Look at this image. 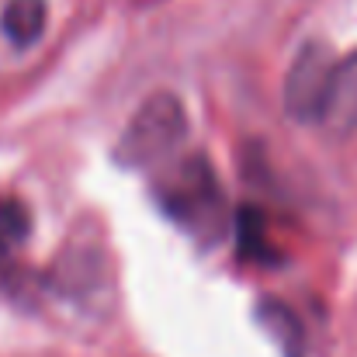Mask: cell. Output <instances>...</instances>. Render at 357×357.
Segmentation results:
<instances>
[{
  "label": "cell",
  "instance_id": "obj_5",
  "mask_svg": "<svg viewBox=\"0 0 357 357\" xmlns=\"http://www.w3.org/2000/svg\"><path fill=\"white\" fill-rule=\"evenodd\" d=\"M236 253L239 260L260 264V267L281 264V253H278L271 229H267V215L253 205H243L236 212Z\"/></svg>",
  "mask_w": 357,
  "mask_h": 357
},
{
  "label": "cell",
  "instance_id": "obj_6",
  "mask_svg": "<svg viewBox=\"0 0 357 357\" xmlns=\"http://www.w3.org/2000/svg\"><path fill=\"white\" fill-rule=\"evenodd\" d=\"M49 24V3L45 0H7L0 14V31L14 49H28L42 38Z\"/></svg>",
  "mask_w": 357,
  "mask_h": 357
},
{
  "label": "cell",
  "instance_id": "obj_2",
  "mask_svg": "<svg viewBox=\"0 0 357 357\" xmlns=\"http://www.w3.org/2000/svg\"><path fill=\"white\" fill-rule=\"evenodd\" d=\"M188 135V112L177 94L156 91L149 94L115 142V163L125 170H146L167 160Z\"/></svg>",
  "mask_w": 357,
  "mask_h": 357
},
{
  "label": "cell",
  "instance_id": "obj_4",
  "mask_svg": "<svg viewBox=\"0 0 357 357\" xmlns=\"http://www.w3.org/2000/svg\"><path fill=\"white\" fill-rule=\"evenodd\" d=\"M316 125H323L333 139H347L357 132V52L337 59Z\"/></svg>",
  "mask_w": 357,
  "mask_h": 357
},
{
  "label": "cell",
  "instance_id": "obj_7",
  "mask_svg": "<svg viewBox=\"0 0 357 357\" xmlns=\"http://www.w3.org/2000/svg\"><path fill=\"white\" fill-rule=\"evenodd\" d=\"M257 323L267 330V337L278 344V351L284 357H305V333L298 316L278 302V298H260L257 302Z\"/></svg>",
  "mask_w": 357,
  "mask_h": 357
},
{
  "label": "cell",
  "instance_id": "obj_3",
  "mask_svg": "<svg viewBox=\"0 0 357 357\" xmlns=\"http://www.w3.org/2000/svg\"><path fill=\"white\" fill-rule=\"evenodd\" d=\"M337 59L340 56L323 38H309L295 52V59L288 66V77H284V94H281L284 115L291 121H298V125L319 121V112H323V101H326Z\"/></svg>",
  "mask_w": 357,
  "mask_h": 357
},
{
  "label": "cell",
  "instance_id": "obj_8",
  "mask_svg": "<svg viewBox=\"0 0 357 357\" xmlns=\"http://www.w3.org/2000/svg\"><path fill=\"white\" fill-rule=\"evenodd\" d=\"M31 236V212L17 198L0 202V250H14Z\"/></svg>",
  "mask_w": 357,
  "mask_h": 357
},
{
  "label": "cell",
  "instance_id": "obj_1",
  "mask_svg": "<svg viewBox=\"0 0 357 357\" xmlns=\"http://www.w3.org/2000/svg\"><path fill=\"white\" fill-rule=\"evenodd\" d=\"M156 198L163 212L174 222H181L188 233H198L205 239H219L226 233V195L212 163L202 153L181 160L160 181Z\"/></svg>",
  "mask_w": 357,
  "mask_h": 357
}]
</instances>
